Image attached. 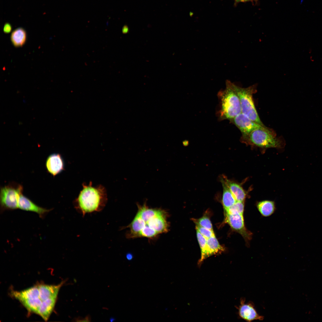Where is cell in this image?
I'll return each mask as SVG.
<instances>
[{"instance_id": "1", "label": "cell", "mask_w": 322, "mask_h": 322, "mask_svg": "<svg viewBox=\"0 0 322 322\" xmlns=\"http://www.w3.org/2000/svg\"><path fill=\"white\" fill-rule=\"evenodd\" d=\"M138 210L131 222L125 228L129 230L126 237L133 239L145 237L153 239L169 230L168 213L160 208L149 207L145 202L137 205Z\"/></svg>"}, {"instance_id": "2", "label": "cell", "mask_w": 322, "mask_h": 322, "mask_svg": "<svg viewBox=\"0 0 322 322\" xmlns=\"http://www.w3.org/2000/svg\"><path fill=\"white\" fill-rule=\"evenodd\" d=\"M64 282L58 285L38 284L21 291H12L11 294L29 312L36 314L46 321L54 309L59 290Z\"/></svg>"}, {"instance_id": "3", "label": "cell", "mask_w": 322, "mask_h": 322, "mask_svg": "<svg viewBox=\"0 0 322 322\" xmlns=\"http://www.w3.org/2000/svg\"><path fill=\"white\" fill-rule=\"evenodd\" d=\"M107 201L106 191L101 185L93 186L83 184V188L74 201L76 210L83 216L87 213L100 211L105 207Z\"/></svg>"}, {"instance_id": "4", "label": "cell", "mask_w": 322, "mask_h": 322, "mask_svg": "<svg viewBox=\"0 0 322 322\" xmlns=\"http://www.w3.org/2000/svg\"><path fill=\"white\" fill-rule=\"evenodd\" d=\"M241 141L246 145L263 148H282L284 145V141L276 137L271 129H257L249 134L242 135Z\"/></svg>"}, {"instance_id": "5", "label": "cell", "mask_w": 322, "mask_h": 322, "mask_svg": "<svg viewBox=\"0 0 322 322\" xmlns=\"http://www.w3.org/2000/svg\"><path fill=\"white\" fill-rule=\"evenodd\" d=\"M230 84L239 97L242 113L252 121L265 126L259 118L253 99V94L257 92V84L246 88L237 86L230 82Z\"/></svg>"}, {"instance_id": "6", "label": "cell", "mask_w": 322, "mask_h": 322, "mask_svg": "<svg viewBox=\"0 0 322 322\" xmlns=\"http://www.w3.org/2000/svg\"><path fill=\"white\" fill-rule=\"evenodd\" d=\"M225 89L219 93L221 103L220 116L222 119L230 120L242 113L240 101L237 94L227 80Z\"/></svg>"}, {"instance_id": "7", "label": "cell", "mask_w": 322, "mask_h": 322, "mask_svg": "<svg viewBox=\"0 0 322 322\" xmlns=\"http://www.w3.org/2000/svg\"><path fill=\"white\" fill-rule=\"evenodd\" d=\"M23 188L19 184L12 183L1 188L0 204L1 212L18 208V203Z\"/></svg>"}, {"instance_id": "8", "label": "cell", "mask_w": 322, "mask_h": 322, "mask_svg": "<svg viewBox=\"0 0 322 322\" xmlns=\"http://www.w3.org/2000/svg\"><path fill=\"white\" fill-rule=\"evenodd\" d=\"M225 221L234 230L240 234L246 242L248 243L252 233L245 227L243 214H230L225 213Z\"/></svg>"}, {"instance_id": "9", "label": "cell", "mask_w": 322, "mask_h": 322, "mask_svg": "<svg viewBox=\"0 0 322 322\" xmlns=\"http://www.w3.org/2000/svg\"><path fill=\"white\" fill-rule=\"evenodd\" d=\"M230 121L239 129L242 135L249 134L257 129H265L269 128L252 121L242 113Z\"/></svg>"}, {"instance_id": "10", "label": "cell", "mask_w": 322, "mask_h": 322, "mask_svg": "<svg viewBox=\"0 0 322 322\" xmlns=\"http://www.w3.org/2000/svg\"><path fill=\"white\" fill-rule=\"evenodd\" d=\"M245 298H241L240 305L237 307L239 317L248 322L263 320L264 317L258 313L254 304L251 301L245 303Z\"/></svg>"}, {"instance_id": "11", "label": "cell", "mask_w": 322, "mask_h": 322, "mask_svg": "<svg viewBox=\"0 0 322 322\" xmlns=\"http://www.w3.org/2000/svg\"><path fill=\"white\" fill-rule=\"evenodd\" d=\"M18 208L21 210L35 213L38 214L40 218L44 219L46 215L52 209H47L40 207L31 200L23 195L22 193L20 195L18 203Z\"/></svg>"}, {"instance_id": "12", "label": "cell", "mask_w": 322, "mask_h": 322, "mask_svg": "<svg viewBox=\"0 0 322 322\" xmlns=\"http://www.w3.org/2000/svg\"><path fill=\"white\" fill-rule=\"evenodd\" d=\"M45 165L48 172L53 176L59 174L64 169L63 160L58 154L54 153L49 155L46 160Z\"/></svg>"}, {"instance_id": "13", "label": "cell", "mask_w": 322, "mask_h": 322, "mask_svg": "<svg viewBox=\"0 0 322 322\" xmlns=\"http://www.w3.org/2000/svg\"><path fill=\"white\" fill-rule=\"evenodd\" d=\"M223 187L222 203L225 211L234 204L237 201L234 196L228 187L224 177L221 178Z\"/></svg>"}, {"instance_id": "14", "label": "cell", "mask_w": 322, "mask_h": 322, "mask_svg": "<svg viewBox=\"0 0 322 322\" xmlns=\"http://www.w3.org/2000/svg\"><path fill=\"white\" fill-rule=\"evenodd\" d=\"M224 177L228 187L236 201L244 202L246 194L242 186L235 182L228 179L225 177Z\"/></svg>"}, {"instance_id": "15", "label": "cell", "mask_w": 322, "mask_h": 322, "mask_svg": "<svg viewBox=\"0 0 322 322\" xmlns=\"http://www.w3.org/2000/svg\"><path fill=\"white\" fill-rule=\"evenodd\" d=\"M10 39L13 45L15 47H21L26 41L27 34L26 31L22 27L17 28L12 32Z\"/></svg>"}, {"instance_id": "16", "label": "cell", "mask_w": 322, "mask_h": 322, "mask_svg": "<svg viewBox=\"0 0 322 322\" xmlns=\"http://www.w3.org/2000/svg\"><path fill=\"white\" fill-rule=\"evenodd\" d=\"M196 236L201 250V256L198 262V265L200 266L203 261L211 256L207 241V239L197 230Z\"/></svg>"}, {"instance_id": "17", "label": "cell", "mask_w": 322, "mask_h": 322, "mask_svg": "<svg viewBox=\"0 0 322 322\" xmlns=\"http://www.w3.org/2000/svg\"><path fill=\"white\" fill-rule=\"evenodd\" d=\"M257 207L261 214L265 217L271 215L275 209L274 202L269 200H264L258 202Z\"/></svg>"}, {"instance_id": "18", "label": "cell", "mask_w": 322, "mask_h": 322, "mask_svg": "<svg viewBox=\"0 0 322 322\" xmlns=\"http://www.w3.org/2000/svg\"><path fill=\"white\" fill-rule=\"evenodd\" d=\"M207 244L211 256L221 253L224 250L219 244L215 235L207 240Z\"/></svg>"}, {"instance_id": "19", "label": "cell", "mask_w": 322, "mask_h": 322, "mask_svg": "<svg viewBox=\"0 0 322 322\" xmlns=\"http://www.w3.org/2000/svg\"><path fill=\"white\" fill-rule=\"evenodd\" d=\"M244 208V202L237 201L225 212L226 213L230 214L239 213L243 214Z\"/></svg>"}, {"instance_id": "20", "label": "cell", "mask_w": 322, "mask_h": 322, "mask_svg": "<svg viewBox=\"0 0 322 322\" xmlns=\"http://www.w3.org/2000/svg\"><path fill=\"white\" fill-rule=\"evenodd\" d=\"M193 220L196 225L213 231L212 224L208 216L205 215L198 219H193Z\"/></svg>"}, {"instance_id": "21", "label": "cell", "mask_w": 322, "mask_h": 322, "mask_svg": "<svg viewBox=\"0 0 322 322\" xmlns=\"http://www.w3.org/2000/svg\"><path fill=\"white\" fill-rule=\"evenodd\" d=\"M197 230L207 239L215 235L213 231L198 225L196 226Z\"/></svg>"}, {"instance_id": "22", "label": "cell", "mask_w": 322, "mask_h": 322, "mask_svg": "<svg viewBox=\"0 0 322 322\" xmlns=\"http://www.w3.org/2000/svg\"><path fill=\"white\" fill-rule=\"evenodd\" d=\"M12 27L11 25L8 23L5 24L3 28V31L5 33H9L12 31Z\"/></svg>"}, {"instance_id": "23", "label": "cell", "mask_w": 322, "mask_h": 322, "mask_svg": "<svg viewBox=\"0 0 322 322\" xmlns=\"http://www.w3.org/2000/svg\"><path fill=\"white\" fill-rule=\"evenodd\" d=\"M90 317L89 316H87L85 318L78 317L75 319V321L77 322H88L90 321Z\"/></svg>"}, {"instance_id": "24", "label": "cell", "mask_w": 322, "mask_h": 322, "mask_svg": "<svg viewBox=\"0 0 322 322\" xmlns=\"http://www.w3.org/2000/svg\"><path fill=\"white\" fill-rule=\"evenodd\" d=\"M235 0V3L236 4H237V3H239V2H247V1L253 2V1H257V0Z\"/></svg>"}, {"instance_id": "25", "label": "cell", "mask_w": 322, "mask_h": 322, "mask_svg": "<svg viewBox=\"0 0 322 322\" xmlns=\"http://www.w3.org/2000/svg\"><path fill=\"white\" fill-rule=\"evenodd\" d=\"M126 257L127 259L129 260H131L133 257L132 255L130 253L127 254Z\"/></svg>"}]
</instances>
